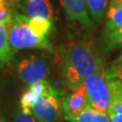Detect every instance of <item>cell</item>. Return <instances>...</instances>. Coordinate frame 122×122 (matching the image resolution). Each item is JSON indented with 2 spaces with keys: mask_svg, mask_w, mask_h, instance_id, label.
<instances>
[{
  "mask_svg": "<svg viewBox=\"0 0 122 122\" xmlns=\"http://www.w3.org/2000/svg\"><path fill=\"white\" fill-rule=\"evenodd\" d=\"M104 61L92 41L80 40L67 44L61 52V75L67 87L77 89L96 72Z\"/></svg>",
  "mask_w": 122,
  "mask_h": 122,
  "instance_id": "1",
  "label": "cell"
},
{
  "mask_svg": "<svg viewBox=\"0 0 122 122\" xmlns=\"http://www.w3.org/2000/svg\"><path fill=\"white\" fill-rule=\"evenodd\" d=\"M30 17L15 10L11 24L7 26L10 45L13 52L25 49H39L53 52V47L47 37H40L29 27Z\"/></svg>",
  "mask_w": 122,
  "mask_h": 122,
  "instance_id": "2",
  "label": "cell"
},
{
  "mask_svg": "<svg viewBox=\"0 0 122 122\" xmlns=\"http://www.w3.org/2000/svg\"><path fill=\"white\" fill-rule=\"evenodd\" d=\"M51 68V61L43 53H26L15 61V70L23 82L31 84L45 80Z\"/></svg>",
  "mask_w": 122,
  "mask_h": 122,
  "instance_id": "3",
  "label": "cell"
},
{
  "mask_svg": "<svg viewBox=\"0 0 122 122\" xmlns=\"http://www.w3.org/2000/svg\"><path fill=\"white\" fill-rule=\"evenodd\" d=\"M89 99V104L94 109L107 113L110 101L109 79L105 66L88 77L84 81Z\"/></svg>",
  "mask_w": 122,
  "mask_h": 122,
  "instance_id": "4",
  "label": "cell"
},
{
  "mask_svg": "<svg viewBox=\"0 0 122 122\" xmlns=\"http://www.w3.org/2000/svg\"><path fill=\"white\" fill-rule=\"evenodd\" d=\"M62 92L50 83L45 92L40 96L31 112L37 122H56L61 112Z\"/></svg>",
  "mask_w": 122,
  "mask_h": 122,
  "instance_id": "5",
  "label": "cell"
},
{
  "mask_svg": "<svg viewBox=\"0 0 122 122\" xmlns=\"http://www.w3.org/2000/svg\"><path fill=\"white\" fill-rule=\"evenodd\" d=\"M89 99L84 84L77 89L71 90L63 97L61 111L63 118L71 122L89 106Z\"/></svg>",
  "mask_w": 122,
  "mask_h": 122,
  "instance_id": "6",
  "label": "cell"
},
{
  "mask_svg": "<svg viewBox=\"0 0 122 122\" xmlns=\"http://www.w3.org/2000/svg\"><path fill=\"white\" fill-rule=\"evenodd\" d=\"M61 4L71 21L78 22L88 31L95 28L90 17L86 0H61Z\"/></svg>",
  "mask_w": 122,
  "mask_h": 122,
  "instance_id": "7",
  "label": "cell"
},
{
  "mask_svg": "<svg viewBox=\"0 0 122 122\" xmlns=\"http://www.w3.org/2000/svg\"><path fill=\"white\" fill-rule=\"evenodd\" d=\"M23 11V14L30 18L44 17L53 19V8L50 0H8Z\"/></svg>",
  "mask_w": 122,
  "mask_h": 122,
  "instance_id": "8",
  "label": "cell"
},
{
  "mask_svg": "<svg viewBox=\"0 0 122 122\" xmlns=\"http://www.w3.org/2000/svg\"><path fill=\"white\" fill-rule=\"evenodd\" d=\"M110 101L107 114L111 122H122V81L109 79Z\"/></svg>",
  "mask_w": 122,
  "mask_h": 122,
  "instance_id": "9",
  "label": "cell"
},
{
  "mask_svg": "<svg viewBox=\"0 0 122 122\" xmlns=\"http://www.w3.org/2000/svg\"><path fill=\"white\" fill-rule=\"evenodd\" d=\"M122 27V4L110 3L106 12V23L103 35L112 33Z\"/></svg>",
  "mask_w": 122,
  "mask_h": 122,
  "instance_id": "10",
  "label": "cell"
},
{
  "mask_svg": "<svg viewBox=\"0 0 122 122\" xmlns=\"http://www.w3.org/2000/svg\"><path fill=\"white\" fill-rule=\"evenodd\" d=\"M13 55L7 28L3 23L0 22V68L11 61Z\"/></svg>",
  "mask_w": 122,
  "mask_h": 122,
  "instance_id": "11",
  "label": "cell"
},
{
  "mask_svg": "<svg viewBox=\"0 0 122 122\" xmlns=\"http://www.w3.org/2000/svg\"><path fill=\"white\" fill-rule=\"evenodd\" d=\"M122 46V27L112 33L103 35L101 43V53L108 54Z\"/></svg>",
  "mask_w": 122,
  "mask_h": 122,
  "instance_id": "12",
  "label": "cell"
},
{
  "mask_svg": "<svg viewBox=\"0 0 122 122\" xmlns=\"http://www.w3.org/2000/svg\"><path fill=\"white\" fill-rule=\"evenodd\" d=\"M71 122H111L108 114L89 105L81 113Z\"/></svg>",
  "mask_w": 122,
  "mask_h": 122,
  "instance_id": "13",
  "label": "cell"
},
{
  "mask_svg": "<svg viewBox=\"0 0 122 122\" xmlns=\"http://www.w3.org/2000/svg\"><path fill=\"white\" fill-rule=\"evenodd\" d=\"M86 3L89 14L93 21L101 22L107 12L109 0H86Z\"/></svg>",
  "mask_w": 122,
  "mask_h": 122,
  "instance_id": "14",
  "label": "cell"
},
{
  "mask_svg": "<svg viewBox=\"0 0 122 122\" xmlns=\"http://www.w3.org/2000/svg\"><path fill=\"white\" fill-rule=\"evenodd\" d=\"M29 27L33 33L40 37H47L52 27V20L44 17H34L29 19Z\"/></svg>",
  "mask_w": 122,
  "mask_h": 122,
  "instance_id": "15",
  "label": "cell"
},
{
  "mask_svg": "<svg viewBox=\"0 0 122 122\" xmlns=\"http://www.w3.org/2000/svg\"><path fill=\"white\" fill-rule=\"evenodd\" d=\"M39 98L40 95L31 91L30 89H27L21 96V100H20L21 109H23L24 111H31L32 107L36 103Z\"/></svg>",
  "mask_w": 122,
  "mask_h": 122,
  "instance_id": "16",
  "label": "cell"
},
{
  "mask_svg": "<svg viewBox=\"0 0 122 122\" xmlns=\"http://www.w3.org/2000/svg\"><path fill=\"white\" fill-rule=\"evenodd\" d=\"M11 7L12 6L8 0L0 3V22L3 23L6 28L11 24L13 19L14 10Z\"/></svg>",
  "mask_w": 122,
  "mask_h": 122,
  "instance_id": "17",
  "label": "cell"
},
{
  "mask_svg": "<svg viewBox=\"0 0 122 122\" xmlns=\"http://www.w3.org/2000/svg\"><path fill=\"white\" fill-rule=\"evenodd\" d=\"M50 85V82L46 80H42V81H36V82L31 83L29 84V87L28 89H30L31 91H33L34 92L37 93L38 95H42L45 90L48 88V86Z\"/></svg>",
  "mask_w": 122,
  "mask_h": 122,
  "instance_id": "18",
  "label": "cell"
},
{
  "mask_svg": "<svg viewBox=\"0 0 122 122\" xmlns=\"http://www.w3.org/2000/svg\"><path fill=\"white\" fill-rule=\"evenodd\" d=\"M15 122H35V118L31 111L18 110L15 116Z\"/></svg>",
  "mask_w": 122,
  "mask_h": 122,
  "instance_id": "19",
  "label": "cell"
},
{
  "mask_svg": "<svg viewBox=\"0 0 122 122\" xmlns=\"http://www.w3.org/2000/svg\"><path fill=\"white\" fill-rule=\"evenodd\" d=\"M114 71H115V73H118V75H119V76H121L122 77V62L118 63V66L115 67Z\"/></svg>",
  "mask_w": 122,
  "mask_h": 122,
  "instance_id": "20",
  "label": "cell"
},
{
  "mask_svg": "<svg viewBox=\"0 0 122 122\" xmlns=\"http://www.w3.org/2000/svg\"><path fill=\"white\" fill-rule=\"evenodd\" d=\"M120 62H122V52L121 54L119 55V57L116 60V63H120Z\"/></svg>",
  "mask_w": 122,
  "mask_h": 122,
  "instance_id": "21",
  "label": "cell"
},
{
  "mask_svg": "<svg viewBox=\"0 0 122 122\" xmlns=\"http://www.w3.org/2000/svg\"><path fill=\"white\" fill-rule=\"evenodd\" d=\"M110 3H115V4H122V0H111Z\"/></svg>",
  "mask_w": 122,
  "mask_h": 122,
  "instance_id": "22",
  "label": "cell"
},
{
  "mask_svg": "<svg viewBox=\"0 0 122 122\" xmlns=\"http://www.w3.org/2000/svg\"><path fill=\"white\" fill-rule=\"evenodd\" d=\"M0 122H5L4 118H2V117H1V116H0Z\"/></svg>",
  "mask_w": 122,
  "mask_h": 122,
  "instance_id": "23",
  "label": "cell"
},
{
  "mask_svg": "<svg viewBox=\"0 0 122 122\" xmlns=\"http://www.w3.org/2000/svg\"><path fill=\"white\" fill-rule=\"evenodd\" d=\"M4 1H5V0H0V3H1V2H4Z\"/></svg>",
  "mask_w": 122,
  "mask_h": 122,
  "instance_id": "24",
  "label": "cell"
}]
</instances>
